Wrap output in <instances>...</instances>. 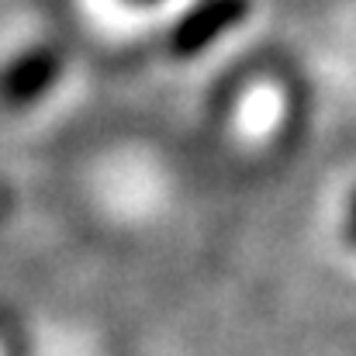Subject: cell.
<instances>
[{"instance_id": "6da1fadb", "label": "cell", "mask_w": 356, "mask_h": 356, "mask_svg": "<svg viewBox=\"0 0 356 356\" xmlns=\"http://www.w3.org/2000/svg\"><path fill=\"white\" fill-rule=\"evenodd\" d=\"M350 238H353V245H356V218H353V225H350Z\"/></svg>"}, {"instance_id": "7a4b0ae2", "label": "cell", "mask_w": 356, "mask_h": 356, "mask_svg": "<svg viewBox=\"0 0 356 356\" xmlns=\"http://www.w3.org/2000/svg\"><path fill=\"white\" fill-rule=\"evenodd\" d=\"M350 208H353V218H356V194L350 197Z\"/></svg>"}]
</instances>
